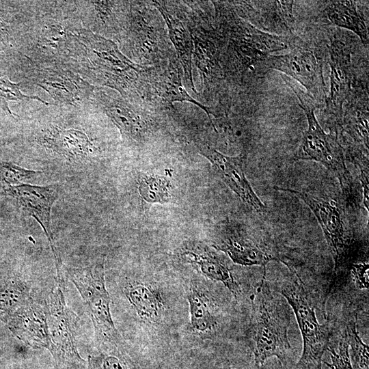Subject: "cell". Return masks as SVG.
Instances as JSON below:
<instances>
[{"instance_id":"obj_1","label":"cell","mask_w":369,"mask_h":369,"mask_svg":"<svg viewBox=\"0 0 369 369\" xmlns=\"http://www.w3.org/2000/svg\"><path fill=\"white\" fill-rule=\"evenodd\" d=\"M262 274L251 299L249 328L256 367L275 357L286 365L292 309Z\"/></svg>"},{"instance_id":"obj_2","label":"cell","mask_w":369,"mask_h":369,"mask_svg":"<svg viewBox=\"0 0 369 369\" xmlns=\"http://www.w3.org/2000/svg\"><path fill=\"white\" fill-rule=\"evenodd\" d=\"M275 289L290 305L303 340V351L295 369H322L323 357L329 345L331 332L320 324L308 298L304 283L295 270Z\"/></svg>"},{"instance_id":"obj_3","label":"cell","mask_w":369,"mask_h":369,"mask_svg":"<svg viewBox=\"0 0 369 369\" xmlns=\"http://www.w3.org/2000/svg\"><path fill=\"white\" fill-rule=\"evenodd\" d=\"M276 190L291 193L305 203L312 210L324 233L333 260V269L326 299L346 279L353 236L344 223V217L338 202L314 197L307 192L275 187Z\"/></svg>"},{"instance_id":"obj_4","label":"cell","mask_w":369,"mask_h":369,"mask_svg":"<svg viewBox=\"0 0 369 369\" xmlns=\"http://www.w3.org/2000/svg\"><path fill=\"white\" fill-rule=\"evenodd\" d=\"M308 120V128L303 133L295 160L314 161L324 165L339 180L343 193L349 194L352 189L344 150L337 135L326 133L316 115V107L303 92L295 91Z\"/></svg>"},{"instance_id":"obj_5","label":"cell","mask_w":369,"mask_h":369,"mask_svg":"<svg viewBox=\"0 0 369 369\" xmlns=\"http://www.w3.org/2000/svg\"><path fill=\"white\" fill-rule=\"evenodd\" d=\"M68 277L82 297L92 320L96 339L102 343H114L120 336L110 310V297L105 280L104 260L69 271Z\"/></svg>"},{"instance_id":"obj_6","label":"cell","mask_w":369,"mask_h":369,"mask_svg":"<svg viewBox=\"0 0 369 369\" xmlns=\"http://www.w3.org/2000/svg\"><path fill=\"white\" fill-rule=\"evenodd\" d=\"M49 351L60 369H83L75 343L78 316L67 306L61 286L49 295L45 303Z\"/></svg>"},{"instance_id":"obj_7","label":"cell","mask_w":369,"mask_h":369,"mask_svg":"<svg viewBox=\"0 0 369 369\" xmlns=\"http://www.w3.org/2000/svg\"><path fill=\"white\" fill-rule=\"evenodd\" d=\"M92 41V62L104 84L122 94L147 78L150 67L132 62L113 42L98 36H93Z\"/></svg>"},{"instance_id":"obj_8","label":"cell","mask_w":369,"mask_h":369,"mask_svg":"<svg viewBox=\"0 0 369 369\" xmlns=\"http://www.w3.org/2000/svg\"><path fill=\"white\" fill-rule=\"evenodd\" d=\"M5 191L16 200L23 214L33 217L42 227L53 254L57 273L59 274L63 271L62 263L55 246L51 228V209L59 197L58 186L42 187L23 183L7 187Z\"/></svg>"},{"instance_id":"obj_9","label":"cell","mask_w":369,"mask_h":369,"mask_svg":"<svg viewBox=\"0 0 369 369\" xmlns=\"http://www.w3.org/2000/svg\"><path fill=\"white\" fill-rule=\"evenodd\" d=\"M267 57L268 68L294 79L316 99L326 100L322 66L312 51L296 49L288 53Z\"/></svg>"},{"instance_id":"obj_10","label":"cell","mask_w":369,"mask_h":369,"mask_svg":"<svg viewBox=\"0 0 369 369\" xmlns=\"http://www.w3.org/2000/svg\"><path fill=\"white\" fill-rule=\"evenodd\" d=\"M199 148L201 154L210 161L218 176L246 206L257 212L265 208L245 176L244 154L229 156L208 145L200 146Z\"/></svg>"},{"instance_id":"obj_11","label":"cell","mask_w":369,"mask_h":369,"mask_svg":"<svg viewBox=\"0 0 369 369\" xmlns=\"http://www.w3.org/2000/svg\"><path fill=\"white\" fill-rule=\"evenodd\" d=\"M215 247L225 252L235 263L243 266H260L262 271L271 261L284 264L293 269L282 256L269 245L237 233L226 234L216 242Z\"/></svg>"},{"instance_id":"obj_12","label":"cell","mask_w":369,"mask_h":369,"mask_svg":"<svg viewBox=\"0 0 369 369\" xmlns=\"http://www.w3.org/2000/svg\"><path fill=\"white\" fill-rule=\"evenodd\" d=\"M18 339L34 348L49 349L50 341L45 305L32 299L5 322Z\"/></svg>"},{"instance_id":"obj_13","label":"cell","mask_w":369,"mask_h":369,"mask_svg":"<svg viewBox=\"0 0 369 369\" xmlns=\"http://www.w3.org/2000/svg\"><path fill=\"white\" fill-rule=\"evenodd\" d=\"M181 66L174 57H169L167 65L156 70L150 67L148 74V84H151L152 92L164 102L172 105L174 102H189L202 109L211 121L210 115L216 116L211 109L197 101L187 92L182 81Z\"/></svg>"},{"instance_id":"obj_14","label":"cell","mask_w":369,"mask_h":369,"mask_svg":"<svg viewBox=\"0 0 369 369\" xmlns=\"http://www.w3.org/2000/svg\"><path fill=\"white\" fill-rule=\"evenodd\" d=\"M330 48V92L325 100L326 107L327 111L340 115L351 90V57L341 42L333 41Z\"/></svg>"},{"instance_id":"obj_15","label":"cell","mask_w":369,"mask_h":369,"mask_svg":"<svg viewBox=\"0 0 369 369\" xmlns=\"http://www.w3.org/2000/svg\"><path fill=\"white\" fill-rule=\"evenodd\" d=\"M152 4L161 13L167 26L169 38L176 50L186 83L196 92L192 73L194 44L191 31L168 10L165 1H152Z\"/></svg>"},{"instance_id":"obj_16","label":"cell","mask_w":369,"mask_h":369,"mask_svg":"<svg viewBox=\"0 0 369 369\" xmlns=\"http://www.w3.org/2000/svg\"><path fill=\"white\" fill-rule=\"evenodd\" d=\"M98 96L103 111L122 135L138 141L145 138L149 129L148 124L133 106L122 98L111 97L103 92Z\"/></svg>"},{"instance_id":"obj_17","label":"cell","mask_w":369,"mask_h":369,"mask_svg":"<svg viewBox=\"0 0 369 369\" xmlns=\"http://www.w3.org/2000/svg\"><path fill=\"white\" fill-rule=\"evenodd\" d=\"M191 262L196 264L208 278L220 282L238 299L242 296V289L228 266L217 256L208 253L187 251L183 254Z\"/></svg>"},{"instance_id":"obj_18","label":"cell","mask_w":369,"mask_h":369,"mask_svg":"<svg viewBox=\"0 0 369 369\" xmlns=\"http://www.w3.org/2000/svg\"><path fill=\"white\" fill-rule=\"evenodd\" d=\"M328 20L334 25L353 31L365 45L368 44L366 23L353 1H329L325 10Z\"/></svg>"},{"instance_id":"obj_19","label":"cell","mask_w":369,"mask_h":369,"mask_svg":"<svg viewBox=\"0 0 369 369\" xmlns=\"http://www.w3.org/2000/svg\"><path fill=\"white\" fill-rule=\"evenodd\" d=\"M124 292L139 316L144 320H154L159 314L161 301L156 292L140 282H131L124 286Z\"/></svg>"},{"instance_id":"obj_20","label":"cell","mask_w":369,"mask_h":369,"mask_svg":"<svg viewBox=\"0 0 369 369\" xmlns=\"http://www.w3.org/2000/svg\"><path fill=\"white\" fill-rule=\"evenodd\" d=\"M49 139L51 148L70 160L81 159L92 152V143L79 131H58L51 133Z\"/></svg>"},{"instance_id":"obj_21","label":"cell","mask_w":369,"mask_h":369,"mask_svg":"<svg viewBox=\"0 0 369 369\" xmlns=\"http://www.w3.org/2000/svg\"><path fill=\"white\" fill-rule=\"evenodd\" d=\"M29 285L12 278L0 285V320L5 322L17 310L31 299Z\"/></svg>"},{"instance_id":"obj_22","label":"cell","mask_w":369,"mask_h":369,"mask_svg":"<svg viewBox=\"0 0 369 369\" xmlns=\"http://www.w3.org/2000/svg\"><path fill=\"white\" fill-rule=\"evenodd\" d=\"M192 327L202 333H210L218 326V320L207 297L197 290L187 295Z\"/></svg>"},{"instance_id":"obj_23","label":"cell","mask_w":369,"mask_h":369,"mask_svg":"<svg viewBox=\"0 0 369 369\" xmlns=\"http://www.w3.org/2000/svg\"><path fill=\"white\" fill-rule=\"evenodd\" d=\"M345 333L353 368L369 369L368 346L362 341L359 336L357 329L356 316L346 325Z\"/></svg>"},{"instance_id":"obj_24","label":"cell","mask_w":369,"mask_h":369,"mask_svg":"<svg viewBox=\"0 0 369 369\" xmlns=\"http://www.w3.org/2000/svg\"><path fill=\"white\" fill-rule=\"evenodd\" d=\"M40 85L46 89L53 98L66 102H73L79 98L77 83L73 77L50 76L45 78Z\"/></svg>"},{"instance_id":"obj_25","label":"cell","mask_w":369,"mask_h":369,"mask_svg":"<svg viewBox=\"0 0 369 369\" xmlns=\"http://www.w3.org/2000/svg\"><path fill=\"white\" fill-rule=\"evenodd\" d=\"M139 192L150 203H165L169 199V182L159 176L143 175L139 179Z\"/></svg>"},{"instance_id":"obj_26","label":"cell","mask_w":369,"mask_h":369,"mask_svg":"<svg viewBox=\"0 0 369 369\" xmlns=\"http://www.w3.org/2000/svg\"><path fill=\"white\" fill-rule=\"evenodd\" d=\"M41 172L23 168L10 162L0 161V181L7 187L23 184Z\"/></svg>"},{"instance_id":"obj_27","label":"cell","mask_w":369,"mask_h":369,"mask_svg":"<svg viewBox=\"0 0 369 369\" xmlns=\"http://www.w3.org/2000/svg\"><path fill=\"white\" fill-rule=\"evenodd\" d=\"M25 99L37 100L44 105H48V102L38 96H30L23 94L19 89V84L11 82L6 77L0 78V105L5 112L14 116L9 109L8 102L10 100H23Z\"/></svg>"},{"instance_id":"obj_28","label":"cell","mask_w":369,"mask_h":369,"mask_svg":"<svg viewBox=\"0 0 369 369\" xmlns=\"http://www.w3.org/2000/svg\"><path fill=\"white\" fill-rule=\"evenodd\" d=\"M327 351L330 353L331 363L324 361L329 369H353L351 363L348 344L344 331L337 346L329 345Z\"/></svg>"},{"instance_id":"obj_29","label":"cell","mask_w":369,"mask_h":369,"mask_svg":"<svg viewBox=\"0 0 369 369\" xmlns=\"http://www.w3.org/2000/svg\"><path fill=\"white\" fill-rule=\"evenodd\" d=\"M87 369H132L128 362L119 353H102L89 356Z\"/></svg>"},{"instance_id":"obj_30","label":"cell","mask_w":369,"mask_h":369,"mask_svg":"<svg viewBox=\"0 0 369 369\" xmlns=\"http://www.w3.org/2000/svg\"><path fill=\"white\" fill-rule=\"evenodd\" d=\"M368 264L366 262L353 264L350 269L353 281L359 290L368 289Z\"/></svg>"},{"instance_id":"obj_31","label":"cell","mask_w":369,"mask_h":369,"mask_svg":"<svg viewBox=\"0 0 369 369\" xmlns=\"http://www.w3.org/2000/svg\"><path fill=\"white\" fill-rule=\"evenodd\" d=\"M256 369H287V367L279 359L272 357L267 359L261 365L257 366Z\"/></svg>"}]
</instances>
